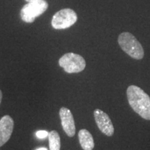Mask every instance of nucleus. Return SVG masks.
Listing matches in <instances>:
<instances>
[{
  "mask_svg": "<svg viewBox=\"0 0 150 150\" xmlns=\"http://www.w3.org/2000/svg\"><path fill=\"white\" fill-rule=\"evenodd\" d=\"M27 1V2H31V1H40V0H25Z\"/></svg>",
  "mask_w": 150,
  "mask_h": 150,
  "instance_id": "14",
  "label": "nucleus"
},
{
  "mask_svg": "<svg viewBox=\"0 0 150 150\" xmlns=\"http://www.w3.org/2000/svg\"><path fill=\"white\" fill-rule=\"evenodd\" d=\"M77 21V15L72 9L65 8L58 11L52 20V26L55 29H65L72 27Z\"/></svg>",
  "mask_w": 150,
  "mask_h": 150,
  "instance_id": "5",
  "label": "nucleus"
},
{
  "mask_svg": "<svg viewBox=\"0 0 150 150\" xmlns=\"http://www.w3.org/2000/svg\"><path fill=\"white\" fill-rule=\"evenodd\" d=\"M36 150H47V149L45 147H41V148H39V149H38Z\"/></svg>",
  "mask_w": 150,
  "mask_h": 150,
  "instance_id": "13",
  "label": "nucleus"
},
{
  "mask_svg": "<svg viewBox=\"0 0 150 150\" xmlns=\"http://www.w3.org/2000/svg\"><path fill=\"white\" fill-rule=\"evenodd\" d=\"M1 99H2V92H1V91H0V104H1Z\"/></svg>",
  "mask_w": 150,
  "mask_h": 150,
  "instance_id": "12",
  "label": "nucleus"
},
{
  "mask_svg": "<svg viewBox=\"0 0 150 150\" xmlns=\"http://www.w3.org/2000/svg\"><path fill=\"white\" fill-rule=\"evenodd\" d=\"M118 43L122 50L133 59L140 60L143 58V48L139 41L131 33H122L118 37Z\"/></svg>",
  "mask_w": 150,
  "mask_h": 150,
  "instance_id": "2",
  "label": "nucleus"
},
{
  "mask_svg": "<svg viewBox=\"0 0 150 150\" xmlns=\"http://www.w3.org/2000/svg\"><path fill=\"white\" fill-rule=\"evenodd\" d=\"M94 117H95L97 127L103 134L107 136H112L113 135V125L109 116L106 112L97 108L94 111Z\"/></svg>",
  "mask_w": 150,
  "mask_h": 150,
  "instance_id": "6",
  "label": "nucleus"
},
{
  "mask_svg": "<svg viewBox=\"0 0 150 150\" xmlns=\"http://www.w3.org/2000/svg\"><path fill=\"white\" fill-rule=\"evenodd\" d=\"M14 128V121L9 115H4L0 120V147L10 139Z\"/></svg>",
  "mask_w": 150,
  "mask_h": 150,
  "instance_id": "8",
  "label": "nucleus"
},
{
  "mask_svg": "<svg viewBox=\"0 0 150 150\" xmlns=\"http://www.w3.org/2000/svg\"><path fill=\"white\" fill-rule=\"evenodd\" d=\"M50 150L61 149V138L59 133L55 130L50 131L48 134Z\"/></svg>",
  "mask_w": 150,
  "mask_h": 150,
  "instance_id": "10",
  "label": "nucleus"
},
{
  "mask_svg": "<svg viewBox=\"0 0 150 150\" xmlns=\"http://www.w3.org/2000/svg\"><path fill=\"white\" fill-rule=\"evenodd\" d=\"M128 102L131 107L143 119L150 120V97L138 86H129L127 91Z\"/></svg>",
  "mask_w": 150,
  "mask_h": 150,
  "instance_id": "1",
  "label": "nucleus"
},
{
  "mask_svg": "<svg viewBox=\"0 0 150 150\" xmlns=\"http://www.w3.org/2000/svg\"><path fill=\"white\" fill-rule=\"evenodd\" d=\"M61 125L63 130L69 137H73L76 133V127L72 112L70 109L62 107L59 111Z\"/></svg>",
  "mask_w": 150,
  "mask_h": 150,
  "instance_id": "7",
  "label": "nucleus"
},
{
  "mask_svg": "<svg viewBox=\"0 0 150 150\" xmlns=\"http://www.w3.org/2000/svg\"><path fill=\"white\" fill-rule=\"evenodd\" d=\"M49 133L47 131L41 130L38 131L36 132V136L40 139H43V138H45L47 136H48Z\"/></svg>",
  "mask_w": 150,
  "mask_h": 150,
  "instance_id": "11",
  "label": "nucleus"
},
{
  "mask_svg": "<svg viewBox=\"0 0 150 150\" xmlns=\"http://www.w3.org/2000/svg\"><path fill=\"white\" fill-rule=\"evenodd\" d=\"M59 63L65 72L69 74L81 72L85 69L86 65L85 59L81 56L74 53L64 54L59 59Z\"/></svg>",
  "mask_w": 150,
  "mask_h": 150,
  "instance_id": "3",
  "label": "nucleus"
},
{
  "mask_svg": "<svg viewBox=\"0 0 150 150\" xmlns=\"http://www.w3.org/2000/svg\"><path fill=\"white\" fill-rule=\"evenodd\" d=\"M48 8V4L44 0L28 2L20 12L22 20L27 23H32L35 18L44 13Z\"/></svg>",
  "mask_w": 150,
  "mask_h": 150,
  "instance_id": "4",
  "label": "nucleus"
},
{
  "mask_svg": "<svg viewBox=\"0 0 150 150\" xmlns=\"http://www.w3.org/2000/svg\"><path fill=\"white\" fill-rule=\"evenodd\" d=\"M79 140L83 150H93L95 142L91 133L87 129H81L79 132Z\"/></svg>",
  "mask_w": 150,
  "mask_h": 150,
  "instance_id": "9",
  "label": "nucleus"
}]
</instances>
